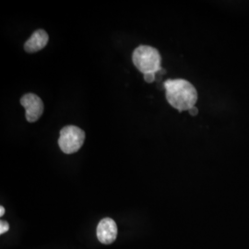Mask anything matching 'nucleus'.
Instances as JSON below:
<instances>
[{
    "instance_id": "obj_4",
    "label": "nucleus",
    "mask_w": 249,
    "mask_h": 249,
    "mask_svg": "<svg viewBox=\"0 0 249 249\" xmlns=\"http://www.w3.org/2000/svg\"><path fill=\"white\" fill-rule=\"evenodd\" d=\"M20 105L25 109V117L30 123L36 122L44 113L45 107L41 98L35 93H26L20 99Z\"/></svg>"
},
{
    "instance_id": "obj_5",
    "label": "nucleus",
    "mask_w": 249,
    "mask_h": 249,
    "mask_svg": "<svg viewBox=\"0 0 249 249\" xmlns=\"http://www.w3.org/2000/svg\"><path fill=\"white\" fill-rule=\"evenodd\" d=\"M117 236L116 223L111 218L103 219L97 226V238L105 245H110L114 243Z\"/></svg>"
},
{
    "instance_id": "obj_3",
    "label": "nucleus",
    "mask_w": 249,
    "mask_h": 249,
    "mask_svg": "<svg viewBox=\"0 0 249 249\" xmlns=\"http://www.w3.org/2000/svg\"><path fill=\"white\" fill-rule=\"evenodd\" d=\"M85 132L76 125H67L60 130L58 146L66 154H72L80 150L85 142Z\"/></svg>"
},
{
    "instance_id": "obj_6",
    "label": "nucleus",
    "mask_w": 249,
    "mask_h": 249,
    "mask_svg": "<svg viewBox=\"0 0 249 249\" xmlns=\"http://www.w3.org/2000/svg\"><path fill=\"white\" fill-rule=\"evenodd\" d=\"M49 36L45 30H37L28 39L24 45V50L27 53H36L44 49L48 44Z\"/></svg>"
},
{
    "instance_id": "obj_7",
    "label": "nucleus",
    "mask_w": 249,
    "mask_h": 249,
    "mask_svg": "<svg viewBox=\"0 0 249 249\" xmlns=\"http://www.w3.org/2000/svg\"><path fill=\"white\" fill-rule=\"evenodd\" d=\"M9 230V224L6 221L0 222V234H4Z\"/></svg>"
},
{
    "instance_id": "obj_2",
    "label": "nucleus",
    "mask_w": 249,
    "mask_h": 249,
    "mask_svg": "<svg viewBox=\"0 0 249 249\" xmlns=\"http://www.w3.org/2000/svg\"><path fill=\"white\" fill-rule=\"evenodd\" d=\"M134 66L143 74L157 73L161 70L159 51L149 45H141L134 50L132 54Z\"/></svg>"
},
{
    "instance_id": "obj_10",
    "label": "nucleus",
    "mask_w": 249,
    "mask_h": 249,
    "mask_svg": "<svg viewBox=\"0 0 249 249\" xmlns=\"http://www.w3.org/2000/svg\"><path fill=\"white\" fill-rule=\"evenodd\" d=\"M4 214H5V208L3 206H1L0 207V216L2 217Z\"/></svg>"
},
{
    "instance_id": "obj_9",
    "label": "nucleus",
    "mask_w": 249,
    "mask_h": 249,
    "mask_svg": "<svg viewBox=\"0 0 249 249\" xmlns=\"http://www.w3.org/2000/svg\"><path fill=\"white\" fill-rule=\"evenodd\" d=\"M188 112H189V114L192 116H196V115L198 114V110H197V108H196V107H193L192 108H190V109L188 110Z\"/></svg>"
},
{
    "instance_id": "obj_1",
    "label": "nucleus",
    "mask_w": 249,
    "mask_h": 249,
    "mask_svg": "<svg viewBox=\"0 0 249 249\" xmlns=\"http://www.w3.org/2000/svg\"><path fill=\"white\" fill-rule=\"evenodd\" d=\"M167 102L179 112L188 111L197 101L196 88L186 80H168L164 82Z\"/></svg>"
},
{
    "instance_id": "obj_8",
    "label": "nucleus",
    "mask_w": 249,
    "mask_h": 249,
    "mask_svg": "<svg viewBox=\"0 0 249 249\" xmlns=\"http://www.w3.org/2000/svg\"><path fill=\"white\" fill-rule=\"evenodd\" d=\"M143 78H144V80L147 83H152L155 80V73H146V74H143Z\"/></svg>"
}]
</instances>
